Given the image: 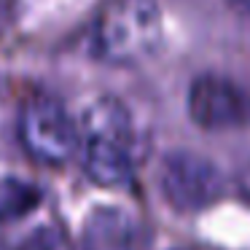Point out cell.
<instances>
[{
  "mask_svg": "<svg viewBox=\"0 0 250 250\" xmlns=\"http://www.w3.org/2000/svg\"><path fill=\"white\" fill-rule=\"evenodd\" d=\"M162 194L175 210H202L223 191V178L212 162L191 151H175L162 162Z\"/></svg>",
  "mask_w": 250,
  "mask_h": 250,
  "instance_id": "obj_4",
  "label": "cell"
},
{
  "mask_svg": "<svg viewBox=\"0 0 250 250\" xmlns=\"http://www.w3.org/2000/svg\"><path fill=\"white\" fill-rule=\"evenodd\" d=\"M188 113L202 129H231L248 121L250 100L223 76H199L188 89Z\"/></svg>",
  "mask_w": 250,
  "mask_h": 250,
  "instance_id": "obj_5",
  "label": "cell"
},
{
  "mask_svg": "<svg viewBox=\"0 0 250 250\" xmlns=\"http://www.w3.org/2000/svg\"><path fill=\"white\" fill-rule=\"evenodd\" d=\"M162 41L156 0H110L94 22V49L103 60L132 65L153 54Z\"/></svg>",
  "mask_w": 250,
  "mask_h": 250,
  "instance_id": "obj_2",
  "label": "cell"
},
{
  "mask_svg": "<svg viewBox=\"0 0 250 250\" xmlns=\"http://www.w3.org/2000/svg\"><path fill=\"white\" fill-rule=\"evenodd\" d=\"M0 250H70V242L60 223L46 218L11 229L0 239Z\"/></svg>",
  "mask_w": 250,
  "mask_h": 250,
  "instance_id": "obj_7",
  "label": "cell"
},
{
  "mask_svg": "<svg viewBox=\"0 0 250 250\" xmlns=\"http://www.w3.org/2000/svg\"><path fill=\"white\" fill-rule=\"evenodd\" d=\"M35 191L27 186H6L0 188V218H22L35 205Z\"/></svg>",
  "mask_w": 250,
  "mask_h": 250,
  "instance_id": "obj_8",
  "label": "cell"
},
{
  "mask_svg": "<svg viewBox=\"0 0 250 250\" xmlns=\"http://www.w3.org/2000/svg\"><path fill=\"white\" fill-rule=\"evenodd\" d=\"M231 8H237V11H242V14H250V0H226Z\"/></svg>",
  "mask_w": 250,
  "mask_h": 250,
  "instance_id": "obj_9",
  "label": "cell"
},
{
  "mask_svg": "<svg viewBox=\"0 0 250 250\" xmlns=\"http://www.w3.org/2000/svg\"><path fill=\"white\" fill-rule=\"evenodd\" d=\"M6 11H8V0H0V19L6 17Z\"/></svg>",
  "mask_w": 250,
  "mask_h": 250,
  "instance_id": "obj_10",
  "label": "cell"
},
{
  "mask_svg": "<svg viewBox=\"0 0 250 250\" xmlns=\"http://www.w3.org/2000/svg\"><path fill=\"white\" fill-rule=\"evenodd\" d=\"M19 135L33 159L62 164L78 151V124L51 97H35L24 105Z\"/></svg>",
  "mask_w": 250,
  "mask_h": 250,
  "instance_id": "obj_3",
  "label": "cell"
},
{
  "mask_svg": "<svg viewBox=\"0 0 250 250\" xmlns=\"http://www.w3.org/2000/svg\"><path fill=\"white\" fill-rule=\"evenodd\" d=\"M86 250H135V226L126 212H94L86 223Z\"/></svg>",
  "mask_w": 250,
  "mask_h": 250,
  "instance_id": "obj_6",
  "label": "cell"
},
{
  "mask_svg": "<svg viewBox=\"0 0 250 250\" xmlns=\"http://www.w3.org/2000/svg\"><path fill=\"white\" fill-rule=\"evenodd\" d=\"M78 151L86 175L100 186H121L132 178V121L113 97H100L78 121Z\"/></svg>",
  "mask_w": 250,
  "mask_h": 250,
  "instance_id": "obj_1",
  "label": "cell"
}]
</instances>
